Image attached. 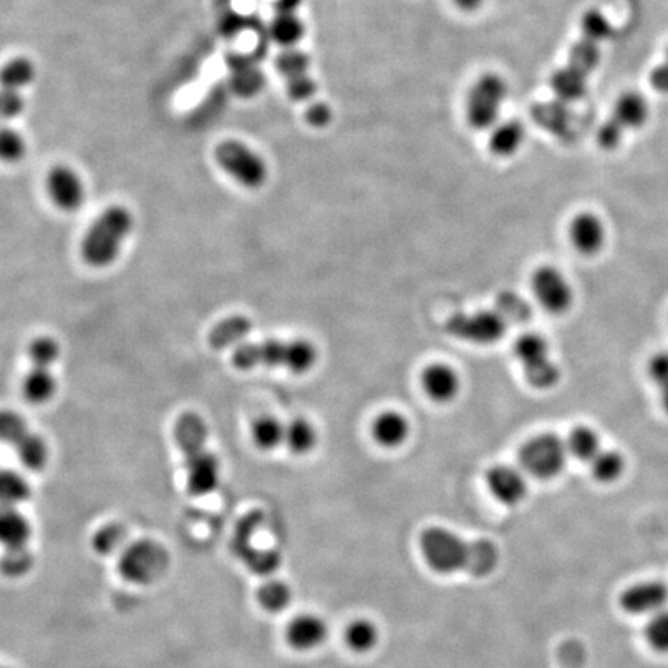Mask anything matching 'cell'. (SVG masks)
Returning a JSON list of instances; mask_svg holds the SVG:
<instances>
[{"label": "cell", "mask_w": 668, "mask_h": 668, "mask_svg": "<svg viewBox=\"0 0 668 668\" xmlns=\"http://www.w3.org/2000/svg\"><path fill=\"white\" fill-rule=\"evenodd\" d=\"M208 435V424L198 413H181L175 421V443L185 457L186 484L194 497L212 494L222 477L219 458L206 449Z\"/></svg>", "instance_id": "1"}, {"label": "cell", "mask_w": 668, "mask_h": 668, "mask_svg": "<svg viewBox=\"0 0 668 668\" xmlns=\"http://www.w3.org/2000/svg\"><path fill=\"white\" fill-rule=\"evenodd\" d=\"M319 352L308 339L297 338L265 339L239 345L232 353V365L240 372L263 367V369H283L291 375H305L316 367Z\"/></svg>", "instance_id": "2"}, {"label": "cell", "mask_w": 668, "mask_h": 668, "mask_svg": "<svg viewBox=\"0 0 668 668\" xmlns=\"http://www.w3.org/2000/svg\"><path fill=\"white\" fill-rule=\"evenodd\" d=\"M132 229L133 215L126 206L113 205L104 209L82 237L79 248L82 260L95 270L112 265L120 256Z\"/></svg>", "instance_id": "3"}, {"label": "cell", "mask_w": 668, "mask_h": 668, "mask_svg": "<svg viewBox=\"0 0 668 668\" xmlns=\"http://www.w3.org/2000/svg\"><path fill=\"white\" fill-rule=\"evenodd\" d=\"M508 96V84L498 73H483L466 96L467 124L474 130H489L500 120L501 107Z\"/></svg>", "instance_id": "4"}, {"label": "cell", "mask_w": 668, "mask_h": 668, "mask_svg": "<svg viewBox=\"0 0 668 668\" xmlns=\"http://www.w3.org/2000/svg\"><path fill=\"white\" fill-rule=\"evenodd\" d=\"M214 157L232 180L249 191L263 188L270 177L265 158L242 141H222L215 147Z\"/></svg>", "instance_id": "5"}, {"label": "cell", "mask_w": 668, "mask_h": 668, "mask_svg": "<svg viewBox=\"0 0 668 668\" xmlns=\"http://www.w3.org/2000/svg\"><path fill=\"white\" fill-rule=\"evenodd\" d=\"M514 356L532 389L549 390L562 378L559 365L551 358L548 341L539 333H525L514 342Z\"/></svg>", "instance_id": "6"}, {"label": "cell", "mask_w": 668, "mask_h": 668, "mask_svg": "<svg viewBox=\"0 0 668 668\" xmlns=\"http://www.w3.org/2000/svg\"><path fill=\"white\" fill-rule=\"evenodd\" d=\"M169 553L155 540H138L129 543L121 551L118 571L123 579L133 585H150L157 582L169 568Z\"/></svg>", "instance_id": "7"}, {"label": "cell", "mask_w": 668, "mask_h": 668, "mask_svg": "<svg viewBox=\"0 0 668 668\" xmlns=\"http://www.w3.org/2000/svg\"><path fill=\"white\" fill-rule=\"evenodd\" d=\"M568 458L565 441L554 433H540L529 438L519 452V463L525 474L539 480H551L562 474Z\"/></svg>", "instance_id": "8"}, {"label": "cell", "mask_w": 668, "mask_h": 668, "mask_svg": "<svg viewBox=\"0 0 668 668\" xmlns=\"http://www.w3.org/2000/svg\"><path fill=\"white\" fill-rule=\"evenodd\" d=\"M469 548L471 543L464 542L455 532L440 526L426 529L421 536L424 560L440 574L466 570Z\"/></svg>", "instance_id": "9"}, {"label": "cell", "mask_w": 668, "mask_h": 668, "mask_svg": "<svg viewBox=\"0 0 668 668\" xmlns=\"http://www.w3.org/2000/svg\"><path fill=\"white\" fill-rule=\"evenodd\" d=\"M508 322L497 310H478L474 313H457L446 322L450 336L469 344L488 347L505 338Z\"/></svg>", "instance_id": "10"}, {"label": "cell", "mask_w": 668, "mask_h": 668, "mask_svg": "<svg viewBox=\"0 0 668 668\" xmlns=\"http://www.w3.org/2000/svg\"><path fill=\"white\" fill-rule=\"evenodd\" d=\"M531 290L537 304L546 313L560 316L568 313L574 304V290L570 280L553 265H542L531 276Z\"/></svg>", "instance_id": "11"}, {"label": "cell", "mask_w": 668, "mask_h": 668, "mask_svg": "<svg viewBox=\"0 0 668 668\" xmlns=\"http://www.w3.org/2000/svg\"><path fill=\"white\" fill-rule=\"evenodd\" d=\"M276 67L287 82V93L293 101L313 98L317 86L310 73V58L299 48H285L276 59Z\"/></svg>", "instance_id": "12"}, {"label": "cell", "mask_w": 668, "mask_h": 668, "mask_svg": "<svg viewBox=\"0 0 668 668\" xmlns=\"http://www.w3.org/2000/svg\"><path fill=\"white\" fill-rule=\"evenodd\" d=\"M45 189L56 208L64 212H76L86 200V186L78 172L65 164H58L48 171Z\"/></svg>", "instance_id": "13"}, {"label": "cell", "mask_w": 668, "mask_h": 668, "mask_svg": "<svg viewBox=\"0 0 668 668\" xmlns=\"http://www.w3.org/2000/svg\"><path fill=\"white\" fill-rule=\"evenodd\" d=\"M421 387L433 403H452L461 392L460 373L446 362H432L421 373Z\"/></svg>", "instance_id": "14"}, {"label": "cell", "mask_w": 668, "mask_h": 668, "mask_svg": "<svg viewBox=\"0 0 668 668\" xmlns=\"http://www.w3.org/2000/svg\"><path fill=\"white\" fill-rule=\"evenodd\" d=\"M486 484H488L492 497L500 501L501 505H520L528 495L525 472L517 467L506 466V464L491 467L486 475Z\"/></svg>", "instance_id": "15"}, {"label": "cell", "mask_w": 668, "mask_h": 668, "mask_svg": "<svg viewBox=\"0 0 668 668\" xmlns=\"http://www.w3.org/2000/svg\"><path fill=\"white\" fill-rule=\"evenodd\" d=\"M668 602V587L659 580L634 583L621 594L619 604L630 614H655Z\"/></svg>", "instance_id": "16"}, {"label": "cell", "mask_w": 668, "mask_h": 668, "mask_svg": "<svg viewBox=\"0 0 668 668\" xmlns=\"http://www.w3.org/2000/svg\"><path fill=\"white\" fill-rule=\"evenodd\" d=\"M570 240L582 256H596L607 242V229L599 215L580 212L571 220Z\"/></svg>", "instance_id": "17"}, {"label": "cell", "mask_w": 668, "mask_h": 668, "mask_svg": "<svg viewBox=\"0 0 668 668\" xmlns=\"http://www.w3.org/2000/svg\"><path fill=\"white\" fill-rule=\"evenodd\" d=\"M410 420L399 410H382L372 423V437L384 449H398L410 438Z\"/></svg>", "instance_id": "18"}, {"label": "cell", "mask_w": 668, "mask_h": 668, "mask_svg": "<svg viewBox=\"0 0 668 668\" xmlns=\"http://www.w3.org/2000/svg\"><path fill=\"white\" fill-rule=\"evenodd\" d=\"M328 627L324 619L314 614H300L294 617L287 628V639L291 647L300 651L313 650L324 644Z\"/></svg>", "instance_id": "19"}, {"label": "cell", "mask_w": 668, "mask_h": 668, "mask_svg": "<svg viewBox=\"0 0 668 668\" xmlns=\"http://www.w3.org/2000/svg\"><path fill=\"white\" fill-rule=\"evenodd\" d=\"M253 327V321L249 317L243 316V314L226 317L209 331V347L215 352H222V350H228L232 347L237 348L239 345L245 344L243 341L248 338L249 333L253 331Z\"/></svg>", "instance_id": "20"}, {"label": "cell", "mask_w": 668, "mask_h": 668, "mask_svg": "<svg viewBox=\"0 0 668 668\" xmlns=\"http://www.w3.org/2000/svg\"><path fill=\"white\" fill-rule=\"evenodd\" d=\"M525 124L519 120L498 121L491 129L489 150L498 158H509L517 154L525 143Z\"/></svg>", "instance_id": "21"}, {"label": "cell", "mask_w": 668, "mask_h": 668, "mask_svg": "<svg viewBox=\"0 0 668 668\" xmlns=\"http://www.w3.org/2000/svg\"><path fill=\"white\" fill-rule=\"evenodd\" d=\"M31 525L14 506H0V545L5 549L25 548L30 542Z\"/></svg>", "instance_id": "22"}, {"label": "cell", "mask_w": 668, "mask_h": 668, "mask_svg": "<svg viewBox=\"0 0 668 668\" xmlns=\"http://www.w3.org/2000/svg\"><path fill=\"white\" fill-rule=\"evenodd\" d=\"M58 384L53 376L52 369H41L31 367L30 372L24 376L22 381V395L28 403L35 406L47 404L55 396Z\"/></svg>", "instance_id": "23"}, {"label": "cell", "mask_w": 668, "mask_h": 668, "mask_svg": "<svg viewBox=\"0 0 668 668\" xmlns=\"http://www.w3.org/2000/svg\"><path fill=\"white\" fill-rule=\"evenodd\" d=\"M319 435L316 426L305 418H294L285 424V440L283 446H287L291 454L308 455L316 449Z\"/></svg>", "instance_id": "24"}, {"label": "cell", "mask_w": 668, "mask_h": 668, "mask_svg": "<svg viewBox=\"0 0 668 668\" xmlns=\"http://www.w3.org/2000/svg\"><path fill=\"white\" fill-rule=\"evenodd\" d=\"M270 35L283 48H293L304 38L305 25L296 11H277L270 24Z\"/></svg>", "instance_id": "25"}, {"label": "cell", "mask_w": 668, "mask_h": 668, "mask_svg": "<svg viewBox=\"0 0 668 668\" xmlns=\"http://www.w3.org/2000/svg\"><path fill=\"white\" fill-rule=\"evenodd\" d=\"M614 120L624 129H638L648 118V104L638 93H625L614 106Z\"/></svg>", "instance_id": "26"}, {"label": "cell", "mask_w": 668, "mask_h": 668, "mask_svg": "<svg viewBox=\"0 0 668 668\" xmlns=\"http://www.w3.org/2000/svg\"><path fill=\"white\" fill-rule=\"evenodd\" d=\"M551 89L556 93L557 98L566 103L577 101L587 92V75L573 69L571 65H566L554 73L551 78Z\"/></svg>", "instance_id": "27"}, {"label": "cell", "mask_w": 668, "mask_h": 668, "mask_svg": "<svg viewBox=\"0 0 668 668\" xmlns=\"http://www.w3.org/2000/svg\"><path fill=\"white\" fill-rule=\"evenodd\" d=\"M251 438L257 449L263 452H273L283 446L285 424L280 423L276 416H260L251 427Z\"/></svg>", "instance_id": "28"}, {"label": "cell", "mask_w": 668, "mask_h": 668, "mask_svg": "<svg viewBox=\"0 0 668 668\" xmlns=\"http://www.w3.org/2000/svg\"><path fill=\"white\" fill-rule=\"evenodd\" d=\"M565 444L568 455L576 460L585 461V463H590L602 450L599 435L596 430L588 426L574 427L566 438Z\"/></svg>", "instance_id": "29"}, {"label": "cell", "mask_w": 668, "mask_h": 668, "mask_svg": "<svg viewBox=\"0 0 668 668\" xmlns=\"http://www.w3.org/2000/svg\"><path fill=\"white\" fill-rule=\"evenodd\" d=\"M36 79V67L33 62L24 56L11 59L0 69V87L2 89L21 92L25 87L33 84Z\"/></svg>", "instance_id": "30"}, {"label": "cell", "mask_w": 668, "mask_h": 668, "mask_svg": "<svg viewBox=\"0 0 668 668\" xmlns=\"http://www.w3.org/2000/svg\"><path fill=\"white\" fill-rule=\"evenodd\" d=\"M500 554L497 546L489 540H475L469 548L466 571L475 577H486L497 568Z\"/></svg>", "instance_id": "31"}, {"label": "cell", "mask_w": 668, "mask_h": 668, "mask_svg": "<svg viewBox=\"0 0 668 668\" xmlns=\"http://www.w3.org/2000/svg\"><path fill=\"white\" fill-rule=\"evenodd\" d=\"M18 452L19 461L28 471L39 472L47 466L50 452L47 443L38 433L30 432L27 437L14 447Z\"/></svg>", "instance_id": "32"}, {"label": "cell", "mask_w": 668, "mask_h": 668, "mask_svg": "<svg viewBox=\"0 0 668 668\" xmlns=\"http://www.w3.org/2000/svg\"><path fill=\"white\" fill-rule=\"evenodd\" d=\"M30 497V484L19 472L0 469V506L18 508Z\"/></svg>", "instance_id": "33"}, {"label": "cell", "mask_w": 668, "mask_h": 668, "mask_svg": "<svg viewBox=\"0 0 668 668\" xmlns=\"http://www.w3.org/2000/svg\"><path fill=\"white\" fill-rule=\"evenodd\" d=\"M591 474L599 483L610 484L624 475L625 458L616 450H600L590 461Z\"/></svg>", "instance_id": "34"}, {"label": "cell", "mask_w": 668, "mask_h": 668, "mask_svg": "<svg viewBox=\"0 0 668 668\" xmlns=\"http://www.w3.org/2000/svg\"><path fill=\"white\" fill-rule=\"evenodd\" d=\"M257 600L260 607L270 613H280L287 610L293 600V591L290 585L282 580H268L257 590Z\"/></svg>", "instance_id": "35"}, {"label": "cell", "mask_w": 668, "mask_h": 668, "mask_svg": "<svg viewBox=\"0 0 668 668\" xmlns=\"http://www.w3.org/2000/svg\"><path fill=\"white\" fill-rule=\"evenodd\" d=\"M345 641L356 653H369L379 642V630L375 622L358 619L345 630Z\"/></svg>", "instance_id": "36"}, {"label": "cell", "mask_w": 668, "mask_h": 668, "mask_svg": "<svg viewBox=\"0 0 668 668\" xmlns=\"http://www.w3.org/2000/svg\"><path fill=\"white\" fill-rule=\"evenodd\" d=\"M126 537V529L120 523H109L96 531L92 540L93 549L101 556H110L126 548Z\"/></svg>", "instance_id": "37"}, {"label": "cell", "mask_w": 668, "mask_h": 668, "mask_svg": "<svg viewBox=\"0 0 668 668\" xmlns=\"http://www.w3.org/2000/svg\"><path fill=\"white\" fill-rule=\"evenodd\" d=\"M33 554L25 548L5 549L4 556L0 557V573L10 579H19L27 576L33 568Z\"/></svg>", "instance_id": "38"}, {"label": "cell", "mask_w": 668, "mask_h": 668, "mask_svg": "<svg viewBox=\"0 0 668 668\" xmlns=\"http://www.w3.org/2000/svg\"><path fill=\"white\" fill-rule=\"evenodd\" d=\"M27 155V141L18 130L0 126V163L16 164Z\"/></svg>", "instance_id": "39"}, {"label": "cell", "mask_w": 668, "mask_h": 668, "mask_svg": "<svg viewBox=\"0 0 668 668\" xmlns=\"http://www.w3.org/2000/svg\"><path fill=\"white\" fill-rule=\"evenodd\" d=\"M59 355H61V347L50 336H39L28 345V358H30L31 367L52 369V365L58 361Z\"/></svg>", "instance_id": "40"}, {"label": "cell", "mask_w": 668, "mask_h": 668, "mask_svg": "<svg viewBox=\"0 0 668 668\" xmlns=\"http://www.w3.org/2000/svg\"><path fill=\"white\" fill-rule=\"evenodd\" d=\"M599 62L600 52L596 42L583 38L571 47L568 65H571L573 69L579 70V72L588 76L593 70L597 69Z\"/></svg>", "instance_id": "41"}, {"label": "cell", "mask_w": 668, "mask_h": 668, "mask_svg": "<svg viewBox=\"0 0 668 668\" xmlns=\"http://www.w3.org/2000/svg\"><path fill=\"white\" fill-rule=\"evenodd\" d=\"M495 310L508 322V325L528 321L531 316L528 302L519 294L511 293V291H506L498 296Z\"/></svg>", "instance_id": "42"}, {"label": "cell", "mask_w": 668, "mask_h": 668, "mask_svg": "<svg viewBox=\"0 0 668 668\" xmlns=\"http://www.w3.org/2000/svg\"><path fill=\"white\" fill-rule=\"evenodd\" d=\"M30 432L27 421L19 413L0 410V441L2 443L16 447Z\"/></svg>", "instance_id": "43"}, {"label": "cell", "mask_w": 668, "mask_h": 668, "mask_svg": "<svg viewBox=\"0 0 668 668\" xmlns=\"http://www.w3.org/2000/svg\"><path fill=\"white\" fill-rule=\"evenodd\" d=\"M645 639L648 645L658 653H668V611L661 610L651 614L645 627Z\"/></svg>", "instance_id": "44"}, {"label": "cell", "mask_w": 668, "mask_h": 668, "mask_svg": "<svg viewBox=\"0 0 668 668\" xmlns=\"http://www.w3.org/2000/svg\"><path fill=\"white\" fill-rule=\"evenodd\" d=\"M582 33L583 38L599 44V42L610 38L611 33H613V27H611L610 21H608L605 14L597 10H591L583 14Z\"/></svg>", "instance_id": "45"}, {"label": "cell", "mask_w": 668, "mask_h": 668, "mask_svg": "<svg viewBox=\"0 0 668 668\" xmlns=\"http://www.w3.org/2000/svg\"><path fill=\"white\" fill-rule=\"evenodd\" d=\"M25 109L21 92L0 87V121L16 120Z\"/></svg>", "instance_id": "46"}, {"label": "cell", "mask_w": 668, "mask_h": 668, "mask_svg": "<svg viewBox=\"0 0 668 668\" xmlns=\"http://www.w3.org/2000/svg\"><path fill=\"white\" fill-rule=\"evenodd\" d=\"M246 562L253 573L259 576H270L277 570L280 557L276 551H253V553L246 554Z\"/></svg>", "instance_id": "47"}, {"label": "cell", "mask_w": 668, "mask_h": 668, "mask_svg": "<svg viewBox=\"0 0 668 668\" xmlns=\"http://www.w3.org/2000/svg\"><path fill=\"white\" fill-rule=\"evenodd\" d=\"M624 130L621 124L617 123L614 118H611L610 121L602 124L599 133H597V140H599L600 146L608 150L616 149L621 144L622 137H624Z\"/></svg>", "instance_id": "48"}, {"label": "cell", "mask_w": 668, "mask_h": 668, "mask_svg": "<svg viewBox=\"0 0 668 668\" xmlns=\"http://www.w3.org/2000/svg\"><path fill=\"white\" fill-rule=\"evenodd\" d=\"M648 375L656 387L668 384V352L656 353L648 362Z\"/></svg>", "instance_id": "49"}, {"label": "cell", "mask_w": 668, "mask_h": 668, "mask_svg": "<svg viewBox=\"0 0 668 668\" xmlns=\"http://www.w3.org/2000/svg\"><path fill=\"white\" fill-rule=\"evenodd\" d=\"M331 118H333V113H331V109L327 104L316 103L313 104V106L308 107L307 121L311 127L322 129V127L330 124Z\"/></svg>", "instance_id": "50"}, {"label": "cell", "mask_w": 668, "mask_h": 668, "mask_svg": "<svg viewBox=\"0 0 668 668\" xmlns=\"http://www.w3.org/2000/svg\"><path fill=\"white\" fill-rule=\"evenodd\" d=\"M650 82L653 89L661 93H668V62L651 70Z\"/></svg>", "instance_id": "51"}, {"label": "cell", "mask_w": 668, "mask_h": 668, "mask_svg": "<svg viewBox=\"0 0 668 668\" xmlns=\"http://www.w3.org/2000/svg\"><path fill=\"white\" fill-rule=\"evenodd\" d=\"M461 11H475L484 4V0H452Z\"/></svg>", "instance_id": "52"}, {"label": "cell", "mask_w": 668, "mask_h": 668, "mask_svg": "<svg viewBox=\"0 0 668 668\" xmlns=\"http://www.w3.org/2000/svg\"><path fill=\"white\" fill-rule=\"evenodd\" d=\"M300 0H277V11H296Z\"/></svg>", "instance_id": "53"}, {"label": "cell", "mask_w": 668, "mask_h": 668, "mask_svg": "<svg viewBox=\"0 0 668 668\" xmlns=\"http://www.w3.org/2000/svg\"><path fill=\"white\" fill-rule=\"evenodd\" d=\"M659 395H661L662 409H664V412L668 415V384L659 387Z\"/></svg>", "instance_id": "54"}, {"label": "cell", "mask_w": 668, "mask_h": 668, "mask_svg": "<svg viewBox=\"0 0 668 668\" xmlns=\"http://www.w3.org/2000/svg\"><path fill=\"white\" fill-rule=\"evenodd\" d=\"M0 668H11V667H7V665H0Z\"/></svg>", "instance_id": "55"}, {"label": "cell", "mask_w": 668, "mask_h": 668, "mask_svg": "<svg viewBox=\"0 0 668 668\" xmlns=\"http://www.w3.org/2000/svg\"><path fill=\"white\" fill-rule=\"evenodd\" d=\"M667 62H668V59H667Z\"/></svg>", "instance_id": "56"}]
</instances>
